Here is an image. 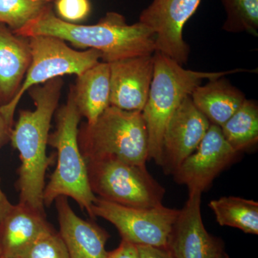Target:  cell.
Segmentation results:
<instances>
[{"label": "cell", "mask_w": 258, "mask_h": 258, "mask_svg": "<svg viewBox=\"0 0 258 258\" xmlns=\"http://www.w3.org/2000/svg\"><path fill=\"white\" fill-rule=\"evenodd\" d=\"M13 127V125L8 123L0 109V149L10 142V135ZM13 206V204L10 203L0 186V221Z\"/></svg>", "instance_id": "obj_25"}, {"label": "cell", "mask_w": 258, "mask_h": 258, "mask_svg": "<svg viewBox=\"0 0 258 258\" xmlns=\"http://www.w3.org/2000/svg\"><path fill=\"white\" fill-rule=\"evenodd\" d=\"M0 258H5V257H0Z\"/></svg>", "instance_id": "obj_30"}, {"label": "cell", "mask_w": 258, "mask_h": 258, "mask_svg": "<svg viewBox=\"0 0 258 258\" xmlns=\"http://www.w3.org/2000/svg\"><path fill=\"white\" fill-rule=\"evenodd\" d=\"M52 2H53V1H54V0H52Z\"/></svg>", "instance_id": "obj_31"}, {"label": "cell", "mask_w": 258, "mask_h": 258, "mask_svg": "<svg viewBox=\"0 0 258 258\" xmlns=\"http://www.w3.org/2000/svg\"><path fill=\"white\" fill-rule=\"evenodd\" d=\"M216 258H228L227 257V254H226L225 252H223V253L220 254V255L217 256Z\"/></svg>", "instance_id": "obj_28"}, {"label": "cell", "mask_w": 258, "mask_h": 258, "mask_svg": "<svg viewBox=\"0 0 258 258\" xmlns=\"http://www.w3.org/2000/svg\"><path fill=\"white\" fill-rule=\"evenodd\" d=\"M52 0H0V23L16 32L52 6Z\"/></svg>", "instance_id": "obj_22"}, {"label": "cell", "mask_w": 258, "mask_h": 258, "mask_svg": "<svg viewBox=\"0 0 258 258\" xmlns=\"http://www.w3.org/2000/svg\"><path fill=\"white\" fill-rule=\"evenodd\" d=\"M15 33L25 37H55L74 46L94 49L108 63L156 52L152 30L140 22L128 25L125 17L116 12H108L96 25H83L61 20L50 6Z\"/></svg>", "instance_id": "obj_2"}, {"label": "cell", "mask_w": 258, "mask_h": 258, "mask_svg": "<svg viewBox=\"0 0 258 258\" xmlns=\"http://www.w3.org/2000/svg\"><path fill=\"white\" fill-rule=\"evenodd\" d=\"M63 83L58 77L30 88L29 95L35 110L20 111L10 135L12 146L18 151L21 161L16 182L19 203L44 215L45 174L52 160L47 156V147L51 121L58 107Z\"/></svg>", "instance_id": "obj_1"}, {"label": "cell", "mask_w": 258, "mask_h": 258, "mask_svg": "<svg viewBox=\"0 0 258 258\" xmlns=\"http://www.w3.org/2000/svg\"><path fill=\"white\" fill-rule=\"evenodd\" d=\"M70 91L81 117H84L89 124L95 123L110 106L109 63L98 62L77 76Z\"/></svg>", "instance_id": "obj_17"}, {"label": "cell", "mask_w": 258, "mask_h": 258, "mask_svg": "<svg viewBox=\"0 0 258 258\" xmlns=\"http://www.w3.org/2000/svg\"><path fill=\"white\" fill-rule=\"evenodd\" d=\"M86 161L90 186L98 198L132 208L163 205L165 189L149 174L147 166L134 165L115 158Z\"/></svg>", "instance_id": "obj_6"}, {"label": "cell", "mask_w": 258, "mask_h": 258, "mask_svg": "<svg viewBox=\"0 0 258 258\" xmlns=\"http://www.w3.org/2000/svg\"><path fill=\"white\" fill-rule=\"evenodd\" d=\"M190 98L210 124L220 127L230 119L246 100L244 93L225 76L209 80L204 86L200 85L194 90Z\"/></svg>", "instance_id": "obj_18"}, {"label": "cell", "mask_w": 258, "mask_h": 258, "mask_svg": "<svg viewBox=\"0 0 258 258\" xmlns=\"http://www.w3.org/2000/svg\"><path fill=\"white\" fill-rule=\"evenodd\" d=\"M31 62L28 37L17 35L0 23V107L17 96Z\"/></svg>", "instance_id": "obj_16"}, {"label": "cell", "mask_w": 258, "mask_h": 258, "mask_svg": "<svg viewBox=\"0 0 258 258\" xmlns=\"http://www.w3.org/2000/svg\"><path fill=\"white\" fill-rule=\"evenodd\" d=\"M81 117L69 91L66 104L56 112V128L50 134L48 145L57 150V164L44 189L45 206L60 197L71 198L93 218L92 208L97 197L88 180L86 161L78 142Z\"/></svg>", "instance_id": "obj_4"}, {"label": "cell", "mask_w": 258, "mask_h": 258, "mask_svg": "<svg viewBox=\"0 0 258 258\" xmlns=\"http://www.w3.org/2000/svg\"><path fill=\"white\" fill-rule=\"evenodd\" d=\"M23 258H69V255L60 233L51 228L37 239Z\"/></svg>", "instance_id": "obj_23"}, {"label": "cell", "mask_w": 258, "mask_h": 258, "mask_svg": "<svg viewBox=\"0 0 258 258\" xmlns=\"http://www.w3.org/2000/svg\"><path fill=\"white\" fill-rule=\"evenodd\" d=\"M202 194L189 191L172 226L167 249L174 258H216L225 252L222 240L209 233L204 225Z\"/></svg>", "instance_id": "obj_12"}, {"label": "cell", "mask_w": 258, "mask_h": 258, "mask_svg": "<svg viewBox=\"0 0 258 258\" xmlns=\"http://www.w3.org/2000/svg\"><path fill=\"white\" fill-rule=\"evenodd\" d=\"M0 257H1V250H0Z\"/></svg>", "instance_id": "obj_29"}, {"label": "cell", "mask_w": 258, "mask_h": 258, "mask_svg": "<svg viewBox=\"0 0 258 258\" xmlns=\"http://www.w3.org/2000/svg\"><path fill=\"white\" fill-rule=\"evenodd\" d=\"M154 54L109 63L110 106L127 111H143L154 74Z\"/></svg>", "instance_id": "obj_13"}, {"label": "cell", "mask_w": 258, "mask_h": 258, "mask_svg": "<svg viewBox=\"0 0 258 258\" xmlns=\"http://www.w3.org/2000/svg\"><path fill=\"white\" fill-rule=\"evenodd\" d=\"M179 210L164 205L140 208L123 206L97 197L93 204V218L100 217L111 222L122 240L137 245L168 248L172 226Z\"/></svg>", "instance_id": "obj_8"}, {"label": "cell", "mask_w": 258, "mask_h": 258, "mask_svg": "<svg viewBox=\"0 0 258 258\" xmlns=\"http://www.w3.org/2000/svg\"><path fill=\"white\" fill-rule=\"evenodd\" d=\"M106 258H141L138 245L122 240L117 248L108 252Z\"/></svg>", "instance_id": "obj_26"}, {"label": "cell", "mask_w": 258, "mask_h": 258, "mask_svg": "<svg viewBox=\"0 0 258 258\" xmlns=\"http://www.w3.org/2000/svg\"><path fill=\"white\" fill-rule=\"evenodd\" d=\"M31 62L21 88L8 106L0 107L8 123H14V115L22 97L33 86L66 75L79 76L101 59L102 54L94 49L78 51L64 40L47 35L28 37Z\"/></svg>", "instance_id": "obj_7"}, {"label": "cell", "mask_w": 258, "mask_h": 258, "mask_svg": "<svg viewBox=\"0 0 258 258\" xmlns=\"http://www.w3.org/2000/svg\"><path fill=\"white\" fill-rule=\"evenodd\" d=\"M202 0H152L141 13L139 22L155 35L156 52L178 63H187L189 46L183 37L185 24L198 9Z\"/></svg>", "instance_id": "obj_9"}, {"label": "cell", "mask_w": 258, "mask_h": 258, "mask_svg": "<svg viewBox=\"0 0 258 258\" xmlns=\"http://www.w3.org/2000/svg\"><path fill=\"white\" fill-rule=\"evenodd\" d=\"M60 235L69 258H106V244L109 235L96 223L78 216L66 197L55 200Z\"/></svg>", "instance_id": "obj_14"}, {"label": "cell", "mask_w": 258, "mask_h": 258, "mask_svg": "<svg viewBox=\"0 0 258 258\" xmlns=\"http://www.w3.org/2000/svg\"><path fill=\"white\" fill-rule=\"evenodd\" d=\"M237 154L225 140L220 127L210 124L196 150L172 174L174 181L187 186L189 191L203 193Z\"/></svg>", "instance_id": "obj_10"}, {"label": "cell", "mask_w": 258, "mask_h": 258, "mask_svg": "<svg viewBox=\"0 0 258 258\" xmlns=\"http://www.w3.org/2000/svg\"><path fill=\"white\" fill-rule=\"evenodd\" d=\"M52 227L44 214L19 203L0 221L1 257L23 258L40 236Z\"/></svg>", "instance_id": "obj_15"}, {"label": "cell", "mask_w": 258, "mask_h": 258, "mask_svg": "<svg viewBox=\"0 0 258 258\" xmlns=\"http://www.w3.org/2000/svg\"><path fill=\"white\" fill-rule=\"evenodd\" d=\"M226 13L222 30L258 36V0H221Z\"/></svg>", "instance_id": "obj_21"}, {"label": "cell", "mask_w": 258, "mask_h": 258, "mask_svg": "<svg viewBox=\"0 0 258 258\" xmlns=\"http://www.w3.org/2000/svg\"><path fill=\"white\" fill-rule=\"evenodd\" d=\"M209 207L220 226L234 227L244 233L258 235V203L239 197L213 200Z\"/></svg>", "instance_id": "obj_19"}, {"label": "cell", "mask_w": 258, "mask_h": 258, "mask_svg": "<svg viewBox=\"0 0 258 258\" xmlns=\"http://www.w3.org/2000/svg\"><path fill=\"white\" fill-rule=\"evenodd\" d=\"M78 142L85 160L115 158L147 166L149 139L142 112L108 106L92 124L83 122Z\"/></svg>", "instance_id": "obj_5"}, {"label": "cell", "mask_w": 258, "mask_h": 258, "mask_svg": "<svg viewBox=\"0 0 258 258\" xmlns=\"http://www.w3.org/2000/svg\"><path fill=\"white\" fill-rule=\"evenodd\" d=\"M57 16L67 23L77 24L86 20L91 11L89 0H54Z\"/></svg>", "instance_id": "obj_24"}, {"label": "cell", "mask_w": 258, "mask_h": 258, "mask_svg": "<svg viewBox=\"0 0 258 258\" xmlns=\"http://www.w3.org/2000/svg\"><path fill=\"white\" fill-rule=\"evenodd\" d=\"M154 74L149 96L142 115L149 139V159L159 166L161 144L166 125L171 115L185 98L202 85L203 80H211L240 72H255L237 69L220 72H203L185 69L170 57L159 52L154 53Z\"/></svg>", "instance_id": "obj_3"}, {"label": "cell", "mask_w": 258, "mask_h": 258, "mask_svg": "<svg viewBox=\"0 0 258 258\" xmlns=\"http://www.w3.org/2000/svg\"><path fill=\"white\" fill-rule=\"evenodd\" d=\"M141 258H174L168 249L138 245Z\"/></svg>", "instance_id": "obj_27"}, {"label": "cell", "mask_w": 258, "mask_h": 258, "mask_svg": "<svg viewBox=\"0 0 258 258\" xmlns=\"http://www.w3.org/2000/svg\"><path fill=\"white\" fill-rule=\"evenodd\" d=\"M210 126V121L195 107L190 96L185 98L171 115L163 136L160 166L164 173L174 174L196 150Z\"/></svg>", "instance_id": "obj_11"}, {"label": "cell", "mask_w": 258, "mask_h": 258, "mask_svg": "<svg viewBox=\"0 0 258 258\" xmlns=\"http://www.w3.org/2000/svg\"><path fill=\"white\" fill-rule=\"evenodd\" d=\"M220 128L227 143L238 154L254 147L258 142L257 102L246 98Z\"/></svg>", "instance_id": "obj_20"}]
</instances>
